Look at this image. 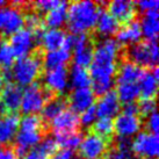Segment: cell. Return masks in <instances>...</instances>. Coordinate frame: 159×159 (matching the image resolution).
<instances>
[{
  "label": "cell",
  "instance_id": "obj_28",
  "mask_svg": "<svg viewBox=\"0 0 159 159\" xmlns=\"http://www.w3.org/2000/svg\"><path fill=\"white\" fill-rule=\"evenodd\" d=\"M69 86L72 89H89L91 86L89 72L84 67L72 65V67L69 70Z\"/></svg>",
  "mask_w": 159,
  "mask_h": 159
},
{
  "label": "cell",
  "instance_id": "obj_43",
  "mask_svg": "<svg viewBox=\"0 0 159 159\" xmlns=\"http://www.w3.org/2000/svg\"><path fill=\"white\" fill-rule=\"evenodd\" d=\"M23 159H49V158L44 157V156L42 155V153H40L36 149H33V150L29 151V152L23 157Z\"/></svg>",
  "mask_w": 159,
  "mask_h": 159
},
{
  "label": "cell",
  "instance_id": "obj_31",
  "mask_svg": "<svg viewBox=\"0 0 159 159\" xmlns=\"http://www.w3.org/2000/svg\"><path fill=\"white\" fill-rule=\"evenodd\" d=\"M93 127V133L101 136L107 141H109L113 135H114V120L108 119V117H99L94 122Z\"/></svg>",
  "mask_w": 159,
  "mask_h": 159
},
{
  "label": "cell",
  "instance_id": "obj_41",
  "mask_svg": "<svg viewBox=\"0 0 159 159\" xmlns=\"http://www.w3.org/2000/svg\"><path fill=\"white\" fill-rule=\"evenodd\" d=\"M0 159H18L13 148H1L0 149Z\"/></svg>",
  "mask_w": 159,
  "mask_h": 159
},
{
  "label": "cell",
  "instance_id": "obj_30",
  "mask_svg": "<svg viewBox=\"0 0 159 159\" xmlns=\"http://www.w3.org/2000/svg\"><path fill=\"white\" fill-rule=\"evenodd\" d=\"M53 138L57 142L59 148L75 151L79 148L80 142L83 139V134L80 131H77V133L65 134V135H53Z\"/></svg>",
  "mask_w": 159,
  "mask_h": 159
},
{
  "label": "cell",
  "instance_id": "obj_32",
  "mask_svg": "<svg viewBox=\"0 0 159 159\" xmlns=\"http://www.w3.org/2000/svg\"><path fill=\"white\" fill-rule=\"evenodd\" d=\"M15 55L8 42L2 41L0 43V71H8L15 62Z\"/></svg>",
  "mask_w": 159,
  "mask_h": 159
},
{
  "label": "cell",
  "instance_id": "obj_6",
  "mask_svg": "<svg viewBox=\"0 0 159 159\" xmlns=\"http://www.w3.org/2000/svg\"><path fill=\"white\" fill-rule=\"evenodd\" d=\"M25 13L22 8L7 4L0 7V35L11 36L23 28Z\"/></svg>",
  "mask_w": 159,
  "mask_h": 159
},
{
  "label": "cell",
  "instance_id": "obj_16",
  "mask_svg": "<svg viewBox=\"0 0 159 159\" xmlns=\"http://www.w3.org/2000/svg\"><path fill=\"white\" fill-rule=\"evenodd\" d=\"M67 103L70 105L71 111L81 114L83 111L92 107L95 101V95L93 94L91 89H72L70 95L66 99Z\"/></svg>",
  "mask_w": 159,
  "mask_h": 159
},
{
  "label": "cell",
  "instance_id": "obj_2",
  "mask_svg": "<svg viewBox=\"0 0 159 159\" xmlns=\"http://www.w3.org/2000/svg\"><path fill=\"white\" fill-rule=\"evenodd\" d=\"M101 6L89 0L73 1L67 7V28L72 34H87L95 28L97 19Z\"/></svg>",
  "mask_w": 159,
  "mask_h": 159
},
{
  "label": "cell",
  "instance_id": "obj_17",
  "mask_svg": "<svg viewBox=\"0 0 159 159\" xmlns=\"http://www.w3.org/2000/svg\"><path fill=\"white\" fill-rule=\"evenodd\" d=\"M95 109H97L98 117L113 119L114 116L119 115V113L121 111V102L119 101L114 89L99 98L95 105Z\"/></svg>",
  "mask_w": 159,
  "mask_h": 159
},
{
  "label": "cell",
  "instance_id": "obj_40",
  "mask_svg": "<svg viewBox=\"0 0 159 159\" xmlns=\"http://www.w3.org/2000/svg\"><path fill=\"white\" fill-rule=\"evenodd\" d=\"M122 113H123V114H127V115H133V116H139L138 106H137L136 102H130V103H125V105H123Z\"/></svg>",
  "mask_w": 159,
  "mask_h": 159
},
{
  "label": "cell",
  "instance_id": "obj_23",
  "mask_svg": "<svg viewBox=\"0 0 159 159\" xmlns=\"http://www.w3.org/2000/svg\"><path fill=\"white\" fill-rule=\"evenodd\" d=\"M120 29V23L115 20L111 14L106 11V8H100L99 15L95 23V30L98 35H100L103 39H109L111 36L116 35L117 30Z\"/></svg>",
  "mask_w": 159,
  "mask_h": 159
},
{
  "label": "cell",
  "instance_id": "obj_42",
  "mask_svg": "<svg viewBox=\"0 0 159 159\" xmlns=\"http://www.w3.org/2000/svg\"><path fill=\"white\" fill-rule=\"evenodd\" d=\"M52 159H75V151L62 149L55 155Z\"/></svg>",
  "mask_w": 159,
  "mask_h": 159
},
{
  "label": "cell",
  "instance_id": "obj_9",
  "mask_svg": "<svg viewBox=\"0 0 159 159\" xmlns=\"http://www.w3.org/2000/svg\"><path fill=\"white\" fill-rule=\"evenodd\" d=\"M41 84L52 95H62L69 87V69L67 66L45 70Z\"/></svg>",
  "mask_w": 159,
  "mask_h": 159
},
{
  "label": "cell",
  "instance_id": "obj_46",
  "mask_svg": "<svg viewBox=\"0 0 159 159\" xmlns=\"http://www.w3.org/2000/svg\"><path fill=\"white\" fill-rule=\"evenodd\" d=\"M1 42H2V40H1V35H0V43H1Z\"/></svg>",
  "mask_w": 159,
  "mask_h": 159
},
{
  "label": "cell",
  "instance_id": "obj_47",
  "mask_svg": "<svg viewBox=\"0 0 159 159\" xmlns=\"http://www.w3.org/2000/svg\"><path fill=\"white\" fill-rule=\"evenodd\" d=\"M0 149H1V146H0Z\"/></svg>",
  "mask_w": 159,
  "mask_h": 159
},
{
  "label": "cell",
  "instance_id": "obj_18",
  "mask_svg": "<svg viewBox=\"0 0 159 159\" xmlns=\"http://www.w3.org/2000/svg\"><path fill=\"white\" fill-rule=\"evenodd\" d=\"M20 116L16 113L0 115V146L7 145L14 139L18 133Z\"/></svg>",
  "mask_w": 159,
  "mask_h": 159
},
{
  "label": "cell",
  "instance_id": "obj_22",
  "mask_svg": "<svg viewBox=\"0 0 159 159\" xmlns=\"http://www.w3.org/2000/svg\"><path fill=\"white\" fill-rule=\"evenodd\" d=\"M66 33L64 29H44L41 36L39 45L47 52L62 49L66 39Z\"/></svg>",
  "mask_w": 159,
  "mask_h": 159
},
{
  "label": "cell",
  "instance_id": "obj_15",
  "mask_svg": "<svg viewBox=\"0 0 159 159\" xmlns=\"http://www.w3.org/2000/svg\"><path fill=\"white\" fill-rule=\"evenodd\" d=\"M158 66L152 70H144L139 80L137 81L139 97L142 99H156L158 92Z\"/></svg>",
  "mask_w": 159,
  "mask_h": 159
},
{
  "label": "cell",
  "instance_id": "obj_4",
  "mask_svg": "<svg viewBox=\"0 0 159 159\" xmlns=\"http://www.w3.org/2000/svg\"><path fill=\"white\" fill-rule=\"evenodd\" d=\"M159 51L157 40L143 41L129 45L124 51V59L136 64L139 67H156L158 63Z\"/></svg>",
  "mask_w": 159,
  "mask_h": 159
},
{
  "label": "cell",
  "instance_id": "obj_21",
  "mask_svg": "<svg viewBox=\"0 0 159 159\" xmlns=\"http://www.w3.org/2000/svg\"><path fill=\"white\" fill-rule=\"evenodd\" d=\"M141 39L142 31L139 22L135 20L120 27V29L116 33V41L119 42V44L125 45V47L141 42Z\"/></svg>",
  "mask_w": 159,
  "mask_h": 159
},
{
  "label": "cell",
  "instance_id": "obj_26",
  "mask_svg": "<svg viewBox=\"0 0 159 159\" xmlns=\"http://www.w3.org/2000/svg\"><path fill=\"white\" fill-rule=\"evenodd\" d=\"M72 59V52L66 49H58L55 51L45 52L44 56H42L43 67L45 70H52L57 67L66 66Z\"/></svg>",
  "mask_w": 159,
  "mask_h": 159
},
{
  "label": "cell",
  "instance_id": "obj_19",
  "mask_svg": "<svg viewBox=\"0 0 159 159\" xmlns=\"http://www.w3.org/2000/svg\"><path fill=\"white\" fill-rule=\"evenodd\" d=\"M143 69L137 66L136 64L125 61L121 62L120 65H117L116 75H115V81L116 84H137V81L139 80Z\"/></svg>",
  "mask_w": 159,
  "mask_h": 159
},
{
  "label": "cell",
  "instance_id": "obj_34",
  "mask_svg": "<svg viewBox=\"0 0 159 159\" xmlns=\"http://www.w3.org/2000/svg\"><path fill=\"white\" fill-rule=\"evenodd\" d=\"M26 29L30 30L31 33L36 31L40 28H43V21L41 18L40 14H37L36 12H30L28 14H25V25Z\"/></svg>",
  "mask_w": 159,
  "mask_h": 159
},
{
  "label": "cell",
  "instance_id": "obj_36",
  "mask_svg": "<svg viewBox=\"0 0 159 159\" xmlns=\"http://www.w3.org/2000/svg\"><path fill=\"white\" fill-rule=\"evenodd\" d=\"M61 1L58 0H41V1H36L30 4L33 7V11L36 12L37 14H45L48 13L50 9H52L53 7H56Z\"/></svg>",
  "mask_w": 159,
  "mask_h": 159
},
{
  "label": "cell",
  "instance_id": "obj_10",
  "mask_svg": "<svg viewBox=\"0 0 159 159\" xmlns=\"http://www.w3.org/2000/svg\"><path fill=\"white\" fill-rule=\"evenodd\" d=\"M8 43L13 49L15 57L18 58L28 56L35 51V37L33 35V33L26 28H22L15 34H13L11 36Z\"/></svg>",
  "mask_w": 159,
  "mask_h": 159
},
{
  "label": "cell",
  "instance_id": "obj_20",
  "mask_svg": "<svg viewBox=\"0 0 159 159\" xmlns=\"http://www.w3.org/2000/svg\"><path fill=\"white\" fill-rule=\"evenodd\" d=\"M67 7V2L61 1L56 7L50 9L48 13L44 14V18L42 19L43 26L49 29H62V27L66 25Z\"/></svg>",
  "mask_w": 159,
  "mask_h": 159
},
{
  "label": "cell",
  "instance_id": "obj_25",
  "mask_svg": "<svg viewBox=\"0 0 159 159\" xmlns=\"http://www.w3.org/2000/svg\"><path fill=\"white\" fill-rule=\"evenodd\" d=\"M159 13L157 11H150L143 14L141 21H139V27H141L142 36H144L146 41L157 40L159 31Z\"/></svg>",
  "mask_w": 159,
  "mask_h": 159
},
{
  "label": "cell",
  "instance_id": "obj_7",
  "mask_svg": "<svg viewBox=\"0 0 159 159\" xmlns=\"http://www.w3.org/2000/svg\"><path fill=\"white\" fill-rule=\"evenodd\" d=\"M131 152L138 159H157L159 153L158 135L141 131L131 141Z\"/></svg>",
  "mask_w": 159,
  "mask_h": 159
},
{
  "label": "cell",
  "instance_id": "obj_45",
  "mask_svg": "<svg viewBox=\"0 0 159 159\" xmlns=\"http://www.w3.org/2000/svg\"><path fill=\"white\" fill-rule=\"evenodd\" d=\"M8 2H6V1H0V7L1 6H5V5H7Z\"/></svg>",
  "mask_w": 159,
  "mask_h": 159
},
{
  "label": "cell",
  "instance_id": "obj_12",
  "mask_svg": "<svg viewBox=\"0 0 159 159\" xmlns=\"http://www.w3.org/2000/svg\"><path fill=\"white\" fill-rule=\"evenodd\" d=\"M53 135H65L79 131L80 122L79 115L71 109H65L56 119L50 122Z\"/></svg>",
  "mask_w": 159,
  "mask_h": 159
},
{
  "label": "cell",
  "instance_id": "obj_29",
  "mask_svg": "<svg viewBox=\"0 0 159 159\" xmlns=\"http://www.w3.org/2000/svg\"><path fill=\"white\" fill-rule=\"evenodd\" d=\"M115 92L119 101L123 105L135 102V100L139 98V91L137 84H119Z\"/></svg>",
  "mask_w": 159,
  "mask_h": 159
},
{
  "label": "cell",
  "instance_id": "obj_24",
  "mask_svg": "<svg viewBox=\"0 0 159 159\" xmlns=\"http://www.w3.org/2000/svg\"><path fill=\"white\" fill-rule=\"evenodd\" d=\"M67 101L66 98L63 95H55L49 99L48 102L41 111V120L43 123H50L53 119H56L63 111L66 109Z\"/></svg>",
  "mask_w": 159,
  "mask_h": 159
},
{
  "label": "cell",
  "instance_id": "obj_27",
  "mask_svg": "<svg viewBox=\"0 0 159 159\" xmlns=\"http://www.w3.org/2000/svg\"><path fill=\"white\" fill-rule=\"evenodd\" d=\"M131 153V139L119 137L113 145L108 146L105 159H130Z\"/></svg>",
  "mask_w": 159,
  "mask_h": 159
},
{
  "label": "cell",
  "instance_id": "obj_39",
  "mask_svg": "<svg viewBox=\"0 0 159 159\" xmlns=\"http://www.w3.org/2000/svg\"><path fill=\"white\" fill-rule=\"evenodd\" d=\"M136 9L144 14L150 11H157L159 7V2L157 0H142V1H137L135 2Z\"/></svg>",
  "mask_w": 159,
  "mask_h": 159
},
{
  "label": "cell",
  "instance_id": "obj_38",
  "mask_svg": "<svg viewBox=\"0 0 159 159\" xmlns=\"http://www.w3.org/2000/svg\"><path fill=\"white\" fill-rule=\"evenodd\" d=\"M144 125H145L148 133L155 134V135H157V134H158L159 117H158L157 111H155V113L150 114L149 116H146V120H145V122H144Z\"/></svg>",
  "mask_w": 159,
  "mask_h": 159
},
{
  "label": "cell",
  "instance_id": "obj_3",
  "mask_svg": "<svg viewBox=\"0 0 159 159\" xmlns=\"http://www.w3.org/2000/svg\"><path fill=\"white\" fill-rule=\"evenodd\" d=\"M43 70V62H42V55L41 50H35L28 56L18 58L16 62H14L13 66L11 69L12 80L19 85L29 86L31 84L37 83V79L42 75Z\"/></svg>",
  "mask_w": 159,
  "mask_h": 159
},
{
  "label": "cell",
  "instance_id": "obj_1",
  "mask_svg": "<svg viewBox=\"0 0 159 159\" xmlns=\"http://www.w3.org/2000/svg\"><path fill=\"white\" fill-rule=\"evenodd\" d=\"M121 51L122 45L111 37L102 39L94 45L89 77L92 91L97 97H101L113 89Z\"/></svg>",
  "mask_w": 159,
  "mask_h": 159
},
{
  "label": "cell",
  "instance_id": "obj_14",
  "mask_svg": "<svg viewBox=\"0 0 159 159\" xmlns=\"http://www.w3.org/2000/svg\"><path fill=\"white\" fill-rule=\"evenodd\" d=\"M106 11L119 23H128L136 16L137 9L134 1L129 0H114L107 4Z\"/></svg>",
  "mask_w": 159,
  "mask_h": 159
},
{
  "label": "cell",
  "instance_id": "obj_5",
  "mask_svg": "<svg viewBox=\"0 0 159 159\" xmlns=\"http://www.w3.org/2000/svg\"><path fill=\"white\" fill-rule=\"evenodd\" d=\"M52 97L55 95L48 92L40 83L31 84L23 89L20 111L25 115H36Z\"/></svg>",
  "mask_w": 159,
  "mask_h": 159
},
{
  "label": "cell",
  "instance_id": "obj_44",
  "mask_svg": "<svg viewBox=\"0 0 159 159\" xmlns=\"http://www.w3.org/2000/svg\"><path fill=\"white\" fill-rule=\"evenodd\" d=\"M4 86H5V79L4 77H2V75H1V72H0V92L2 91Z\"/></svg>",
  "mask_w": 159,
  "mask_h": 159
},
{
  "label": "cell",
  "instance_id": "obj_37",
  "mask_svg": "<svg viewBox=\"0 0 159 159\" xmlns=\"http://www.w3.org/2000/svg\"><path fill=\"white\" fill-rule=\"evenodd\" d=\"M138 106V111L143 116H149L150 114L157 111V103L156 99H142L139 103H137Z\"/></svg>",
  "mask_w": 159,
  "mask_h": 159
},
{
  "label": "cell",
  "instance_id": "obj_33",
  "mask_svg": "<svg viewBox=\"0 0 159 159\" xmlns=\"http://www.w3.org/2000/svg\"><path fill=\"white\" fill-rule=\"evenodd\" d=\"M36 150L40 153L47 157V158H51L55 157V155L59 151V146H58L57 142L55 141L53 137L50 136H44L42 138V141L40 142V144L36 146Z\"/></svg>",
  "mask_w": 159,
  "mask_h": 159
},
{
  "label": "cell",
  "instance_id": "obj_8",
  "mask_svg": "<svg viewBox=\"0 0 159 159\" xmlns=\"http://www.w3.org/2000/svg\"><path fill=\"white\" fill-rule=\"evenodd\" d=\"M109 146V141L93 131H89L80 142L78 148L79 157L81 159H102Z\"/></svg>",
  "mask_w": 159,
  "mask_h": 159
},
{
  "label": "cell",
  "instance_id": "obj_13",
  "mask_svg": "<svg viewBox=\"0 0 159 159\" xmlns=\"http://www.w3.org/2000/svg\"><path fill=\"white\" fill-rule=\"evenodd\" d=\"M23 89L15 83H8L0 92V107L5 113H16L20 111Z\"/></svg>",
  "mask_w": 159,
  "mask_h": 159
},
{
  "label": "cell",
  "instance_id": "obj_35",
  "mask_svg": "<svg viewBox=\"0 0 159 159\" xmlns=\"http://www.w3.org/2000/svg\"><path fill=\"white\" fill-rule=\"evenodd\" d=\"M98 120L97 115V109H95V105H93L92 107H89V109H86L85 111L81 113L79 116V122L80 127H85V128H89L92 127L94 122Z\"/></svg>",
  "mask_w": 159,
  "mask_h": 159
},
{
  "label": "cell",
  "instance_id": "obj_11",
  "mask_svg": "<svg viewBox=\"0 0 159 159\" xmlns=\"http://www.w3.org/2000/svg\"><path fill=\"white\" fill-rule=\"evenodd\" d=\"M142 124L143 122L139 116L121 113L116 115L114 120V133H116V135L121 138L131 139V137H135L137 134L141 133Z\"/></svg>",
  "mask_w": 159,
  "mask_h": 159
}]
</instances>
